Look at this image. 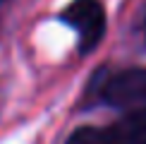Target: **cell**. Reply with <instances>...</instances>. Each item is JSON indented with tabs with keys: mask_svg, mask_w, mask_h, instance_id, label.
I'll return each instance as SVG.
<instances>
[{
	"mask_svg": "<svg viewBox=\"0 0 146 144\" xmlns=\"http://www.w3.org/2000/svg\"><path fill=\"white\" fill-rule=\"evenodd\" d=\"M62 22L77 31L79 48L84 53L96 48L106 34V10L101 0H72L62 10Z\"/></svg>",
	"mask_w": 146,
	"mask_h": 144,
	"instance_id": "cell-2",
	"label": "cell"
},
{
	"mask_svg": "<svg viewBox=\"0 0 146 144\" xmlns=\"http://www.w3.org/2000/svg\"><path fill=\"white\" fill-rule=\"evenodd\" d=\"M0 3H3V0H0Z\"/></svg>",
	"mask_w": 146,
	"mask_h": 144,
	"instance_id": "cell-4",
	"label": "cell"
},
{
	"mask_svg": "<svg viewBox=\"0 0 146 144\" xmlns=\"http://www.w3.org/2000/svg\"><path fill=\"white\" fill-rule=\"evenodd\" d=\"M101 94L113 106H146V70L129 67L115 72L103 82Z\"/></svg>",
	"mask_w": 146,
	"mask_h": 144,
	"instance_id": "cell-3",
	"label": "cell"
},
{
	"mask_svg": "<svg viewBox=\"0 0 146 144\" xmlns=\"http://www.w3.org/2000/svg\"><path fill=\"white\" fill-rule=\"evenodd\" d=\"M67 144H146V108H134L106 127H79Z\"/></svg>",
	"mask_w": 146,
	"mask_h": 144,
	"instance_id": "cell-1",
	"label": "cell"
}]
</instances>
